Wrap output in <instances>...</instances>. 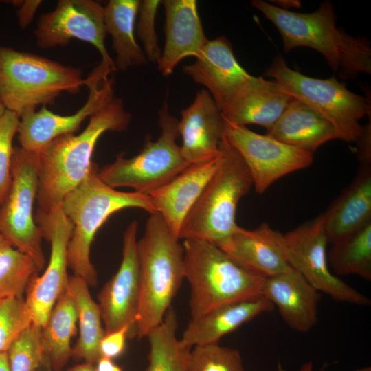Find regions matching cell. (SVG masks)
<instances>
[{
    "mask_svg": "<svg viewBox=\"0 0 371 371\" xmlns=\"http://www.w3.org/2000/svg\"><path fill=\"white\" fill-rule=\"evenodd\" d=\"M261 295L278 308L292 330L306 333L316 325L319 291L293 268L264 278Z\"/></svg>",
    "mask_w": 371,
    "mask_h": 371,
    "instance_id": "603a6c76",
    "label": "cell"
},
{
    "mask_svg": "<svg viewBox=\"0 0 371 371\" xmlns=\"http://www.w3.org/2000/svg\"><path fill=\"white\" fill-rule=\"evenodd\" d=\"M187 371H245L240 352L219 343L196 345L191 350Z\"/></svg>",
    "mask_w": 371,
    "mask_h": 371,
    "instance_id": "836d02e7",
    "label": "cell"
},
{
    "mask_svg": "<svg viewBox=\"0 0 371 371\" xmlns=\"http://www.w3.org/2000/svg\"><path fill=\"white\" fill-rule=\"evenodd\" d=\"M298 371H313V366L311 361L305 362Z\"/></svg>",
    "mask_w": 371,
    "mask_h": 371,
    "instance_id": "bcb514c9",
    "label": "cell"
},
{
    "mask_svg": "<svg viewBox=\"0 0 371 371\" xmlns=\"http://www.w3.org/2000/svg\"><path fill=\"white\" fill-rule=\"evenodd\" d=\"M34 36L41 49L65 47L74 38L87 42L99 52L102 63L117 70L104 43V6L97 1H59L52 11L40 16Z\"/></svg>",
    "mask_w": 371,
    "mask_h": 371,
    "instance_id": "4fadbf2b",
    "label": "cell"
},
{
    "mask_svg": "<svg viewBox=\"0 0 371 371\" xmlns=\"http://www.w3.org/2000/svg\"><path fill=\"white\" fill-rule=\"evenodd\" d=\"M42 1L40 0L22 1L16 11V16L21 27L25 28L30 25Z\"/></svg>",
    "mask_w": 371,
    "mask_h": 371,
    "instance_id": "f35d334b",
    "label": "cell"
},
{
    "mask_svg": "<svg viewBox=\"0 0 371 371\" xmlns=\"http://www.w3.org/2000/svg\"><path fill=\"white\" fill-rule=\"evenodd\" d=\"M131 335L128 326L105 333L100 342V357L113 359L121 355L125 350L126 338H131Z\"/></svg>",
    "mask_w": 371,
    "mask_h": 371,
    "instance_id": "74e56055",
    "label": "cell"
},
{
    "mask_svg": "<svg viewBox=\"0 0 371 371\" xmlns=\"http://www.w3.org/2000/svg\"><path fill=\"white\" fill-rule=\"evenodd\" d=\"M273 308L272 303L262 295L229 302L191 319L181 339L190 347L219 343L225 335Z\"/></svg>",
    "mask_w": 371,
    "mask_h": 371,
    "instance_id": "cb8c5ba5",
    "label": "cell"
},
{
    "mask_svg": "<svg viewBox=\"0 0 371 371\" xmlns=\"http://www.w3.org/2000/svg\"><path fill=\"white\" fill-rule=\"evenodd\" d=\"M328 243L322 214L284 234L283 248L290 266L319 292L336 302L369 306L368 297L330 272Z\"/></svg>",
    "mask_w": 371,
    "mask_h": 371,
    "instance_id": "8fae6325",
    "label": "cell"
},
{
    "mask_svg": "<svg viewBox=\"0 0 371 371\" xmlns=\"http://www.w3.org/2000/svg\"><path fill=\"white\" fill-rule=\"evenodd\" d=\"M161 215L150 214L137 240L140 293L135 335L148 333L164 319L185 278L183 247Z\"/></svg>",
    "mask_w": 371,
    "mask_h": 371,
    "instance_id": "277c9868",
    "label": "cell"
},
{
    "mask_svg": "<svg viewBox=\"0 0 371 371\" xmlns=\"http://www.w3.org/2000/svg\"><path fill=\"white\" fill-rule=\"evenodd\" d=\"M86 85L80 69L34 54L0 47V96L6 109L21 117L52 104L63 92Z\"/></svg>",
    "mask_w": 371,
    "mask_h": 371,
    "instance_id": "52a82bcc",
    "label": "cell"
},
{
    "mask_svg": "<svg viewBox=\"0 0 371 371\" xmlns=\"http://www.w3.org/2000/svg\"><path fill=\"white\" fill-rule=\"evenodd\" d=\"M222 157L221 151L210 160L189 165L170 181L148 194L155 212L177 238L183 220L218 168Z\"/></svg>",
    "mask_w": 371,
    "mask_h": 371,
    "instance_id": "ffe728a7",
    "label": "cell"
},
{
    "mask_svg": "<svg viewBox=\"0 0 371 371\" xmlns=\"http://www.w3.org/2000/svg\"><path fill=\"white\" fill-rule=\"evenodd\" d=\"M19 117L6 110L0 117V204L3 201L11 181L13 139L17 133Z\"/></svg>",
    "mask_w": 371,
    "mask_h": 371,
    "instance_id": "d590c367",
    "label": "cell"
},
{
    "mask_svg": "<svg viewBox=\"0 0 371 371\" xmlns=\"http://www.w3.org/2000/svg\"><path fill=\"white\" fill-rule=\"evenodd\" d=\"M130 207L157 213L148 194L118 191L105 183L95 162L87 177L63 198L60 208L73 226L67 246L68 268L89 286L98 284L97 271L90 259L95 235L112 214Z\"/></svg>",
    "mask_w": 371,
    "mask_h": 371,
    "instance_id": "3957f363",
    "label": "cell"
},
{
    "mask_svg": "<svg viewBox=\"0 0 371 371\" xmlns=\"http://www.w3.org/2000/svg\"><path fill=\"white\" fill-rule=\"evenodd\" d=\"M265 76L327 120L337 139L357 142L361 136L363 126L360 120L370 115V100L350 91L335 77L319 79L305 76L291 69L280 55L275 57Z\"/></svg>",
    "mask_w": 371,
    "mask_h": 371,
    "instance_id": "ba28073f",
    "label": "cell"
},
{
    "mask_svg": "<svg viewBox=\"0 0 371 371\" xmlns=\"http://www.w3.org/2000/svg\"><path fill=\"white\" fill-rule=\"evenodd\" d=\"M185 278L190 286L191 319L234 301L261 295L264 278L238 262L216 245L183 240Z\"/></svg>",
    "mask_w": 371,
    "mask_h": 371,
    "instance_id": "5b68a950",
    "label": "cell"
},
{
    "mask_svg": "<svg viewBox=\"0 0 371 371\" xmlns=\"http://www.w3.org/2000/svg\"><path fill=\"white\" fill-rule=\"evenodd\" d=\"M165 10L166 41L157 63L158 70L170 75L184 58L196 57L208 41L195 0L161 1Z\"/></svg>",
    "mask_w": 371,
    "mask_h": 371,
    "instance_id": "44dd1931",
    "label": "cell"
},
{
    "mask_svg": "<svg viewBox=\"0 0 371 371\" xmlns=\"http://www.w3.org/2000/svg\"><path fill=\"white\" fill-rule=\"evenodd\" d=\"M67 290L76 304L79 325L72 357L94 366L101 357L99 346L105 334L99 306L91 297L89 285L78 276H69Z\"/></svg>",
    "mask_w": 371,
    "mask_h": 371,
    "instance_id": "83f0119b",
    "label": "cell"
},
{
    "mask_svg": "<svg viewBox=\"0 0 371 371\" xmlns=\"http://www.w3.org/2000/svg\"><path fill=\"white\" fill-rule=\"evenodd\" d=\"M43 238L51 245L47 266L29 283L25 299L33 324L43 327L59 296L67 289V246L72 224L60 207L49 214L37 213L35 218Z\"/></svg>",
    "mask_w": 371,
    "mask_h": 371,
    "instance_id": "5bb4252c",
    "label": "cell"
},
{
    "mask_svg": "<svg viewBox=\"0 0 371 371\" xmlns=\"http://www.w3.org/2000/svg\"><path fill=\"white\" fill-rule=\"evenodd\" d=\"M177 317L170 306L163 321L147 335L150 344L146 371H187L190 346L177 336Z\"/></svg>",
    "mask_w": 371,
    "mask_h": 371,
    "instance_id": "f546056e",
    "label": "cell"
},
{
    "mask_svg": "<svg viewBox=\"0 0 371 371\" xmlns=\"http://www.w3.org/2000/svg\"><path fill=\"white\" fill-rule=\"evenodd\" d=\"M161 3L159 0L140 1L136 25L137 36L142 44L147 60L157 64L161 52L155 31V16Z\"/></svg>",
    "mask_w": 371,
    "mask_h": 371,
    "instance_id": "8d00e7d4",
    "label": "cell"
},
{
    "mask_svg": "<svg viewBox=\"0 0 371 371\" xmlns=\"http://www.w3.org/2000/svg\"><path fill=\"white\" fill-rule=\"evenodd\" d=\"M251 3L277 28L285 53L299 47L313 49L342 79L355 78L361 72L371 74L370 41L337 27L330 1L322 2L311 13L295 12L262 0Z\"/></svg>",
    "mask_w": 371,
    "mask_h": 371,
    "instance_id": "7a4b0ae2",
    "label": "cell"
},
{
    "mask_svg": "<svg viewBox=\"0 0 371 371\" xmlns=\"http://www.w3.org/2000/svg\"><path fill=\"white\" fill-rule=\"evenodd\" d=\"M220 149L222 160L183 220L179 240L194 238L216 245L234 232L237 206L253 186L240 155L224 134Z\"/></svg>",
    "mask_w": 371,
    "mask_h": 371,
    "instance_id": "8992f818",
    "label": "cell"
},
{
    "mask_svg": "<svg viewBox=\"0 0 371 371\" xmlns=\"http://www.w3.org/2000/svg\"><path fill=\"white\" fill-rule=\"evenodd\" d=\"M271 2L278 3L281 5V8L288 10L291 8H298L300 6V1L296 0H281V1H271Z\"/></svg>",
    "mask_w": 371,
    "mask_h": 371,
    "instance_id": "b9f144b4",
    "label": "cell"
},
{
    "mask_svg": "<svg viewBox=\"0 0 371 371\" xmlns=\"http://www.w3.org/2000/svg\"><path fill=\"white\" fill-rule=\"evenodd\" d=\"M38 271L34 260L0 233V299L23 297Z\"/></svg>",
    "mask_w": 371,
    "mask_h": 371,
    "instance_id": "1f68e13d",
    "label": "cell"
},
{
    "mask_svg": "<svg viewBox=\"0 0 371 371\" xmlns=\"http://www.w3.org/2000/svg\"><path fill=\"white\" fill-rule=\"evenodd\" d=\"M67 371H95V367L93 365L85 363L75 365L68 369Z\"/></svg>",
    "mask_w": 371,
    "mask_h": 371,
    "instance_id": "7bdbcfd3",
    "label": "cell"
},
{
    "mask_svg": "<svg viewBox=\"0 0 371 371\" xmlns=\"http://www.w3.org/2000/svg\"><path fill=\"white\" fill-rule=\"evenodd\" d=\"M283 240V234L262 223L254 229L238 225L217 246L247 269L266 278L292 268L284 254Z\"/></svg>",
    "mask_w": 371,
    "mask_h": 371,
    "instance_id": "d6986e66",
    "label": "cell"
},
{
    "mask_svg": "<svg viewBox=\"0 0 371 371\" xmlns=\"http://www.w3.org/2000/svg\"><path fill=\"white\" fill-rule=\"evenodd\" d=\"M42 328L33 323L14 339L6 351L9 371H35L45 359Z\"/></svg>",
    "mask_w": 371,
    "mask_h": 371,
    "instance_id": "d6a6232c",
    "label": "cell"
},
{
    "mask_svg": "<svg viewBox=\"0 0 371 371\" xmlns=\"http://www.w3.org/2000/svg\"><path fill=\"white\" fill-rule=\"evenodd\" d=\"M333 244L371 221V165H361L352 183L322 214Z\"/></svg>",
    "mask_w": 371,
    "mask_h": 371,
    "instance_id": "d4e9b609",
    "label": "cell"
},
{
    "mask_svg": "<svg viewBox=\"0 0 371 371\" xmlns=\"http://www.w3.org/2000/svg\"><path fill=\"white\" fill-rule=\"evenodd\" d=\"M139 3V0H110L104 6L106 32L112 38V48L116 54V69L121 71L148 63L135 36Z\"/></svg>",
    "mask_w": 371,
    "mask_h": 371,
    "instance_id": "4316f807",
    "label": "cell"
},
{
    "mask_svg": "<svg viewBox=\"0 0 371 371\" xmlns=\"http://www.w3.org/2000/svg\"><path fill=\"white\" fill-rule=\"evenodd\" d=\"M77 322L76 304L66 289L58 298L42 328L45 355L54 371H62L72 357L71 341L76 335Z\"/></svg>",
    "mask_w": 371,
    "mask_h": 371,
    "instance_id": "f1b7e54d",
    "label": "cell"
},
{
    "mask_svg": "<svg viewBox=\"0 0 371 371\" xmlns=\"http://www.w3.org/2000/svg\"><path fill=\"white\" fill-rule=\"evenodd\" d=\"M293 99L275 80L251 76L232 96L221 113L229 123L256 124L268 131Z\"/></svg>",
    "mask_w": 371,
    "mask_h": 371,
    "instance_id": "7402d4cb",
    "label": "cell"
},
{
    "mask_svg": "<svg viewBox=\"0 0 371 371\" xmlns=\"http://www.w3.org/2000/svg\"><path fill=\"white\" fill-rule=\"evenodd\" d=\"M89 118L87 126L78 135L59 137L38 152L37 213L49 214L60 207L66 194L88 175L100 136L109 131H125L131 115L122 100L114 96Z\"/></svg>",
    "mask_w": 371,
    "mask_h": 371,
    "instance_id": "6da1fadb",
    "label": "cell"
},
{
    "mask_svg": "<svg viewBox=\"0 0 371 371\" xmlns=\"http://www.w3.org/2000/svg\"><path fill=\"white\" fill-rule=\"evenodd\" d=\"M267 135L311 154L326 142L337 139L327 120L295 98L267 131Z\"/></svg>",
    "mask_w": 371,
    "mask_h": 371,
    "instance_id": "484cf974",
    "label": "cell"
},
{
    "mask_svg": "<svg viewBox=\"0 0 371 371\" xmlns=\"http://www.w3.org/2000/svg\"><path fill=\"white\" fill-rule=\"evenodd\" d=\"M181 116L178 131L186 161L192 164L218 156L225 121L210 93L205 89L199 91L193 102L181 111Z\"/></svg>",
    "mask_w": 371,
    "mask_h": 371,
    "instance_id": "ac0fdd59",
    "label": "cell"
},
{
    "mask_svg": "<svg viewBox=\"0 0 371 371\" xmlns=\"http://www.w3.org/2000/svg\"><path fill=\"white\" fill-rule=\"evenodd\" d=\"M95 371H122L113 359L101 357L95 363Z\"/></svg>",
    "mask_w": 371,
    "mask_h": 371,
    "instance_id": "60d3db41",
    "label": "cell"
},
{
    "mask_svg": "<svg viewBox=\"0 0 371 371\" xmlns=\"http://www.w3.org/2000/svg\"><path fill=\"white\" fill-rule=\"evenodd\" d=\"M38 188V153L14 148L11 181L0 204V233L28 255L38 271L45 268L42 234L33 215Z\"/></svg>",
    "mask_w": 371,
    "mask_h": 371,
    "instance_id": "30bf717a",
    "label": "cell"
},
{
    "mask_svg": "<svg viewBox=\"0 0 371 371\" xmlns=\"http://www.w3.org/2000/svg\"><path fill=\"white\" fill-rule=\"evenodd\" d=\"M35 371H54V370L52 369L51 364L49 363V361L45 357V359L44 362L43 363V364L39 368H38Z\"/></svg>",
    "mask_w": 371,
    "mask_h": 371,
    "instance_id": "f6af8a7d",
    "label": "cell"
},
{
    "mask_svg": "<svg viewBox=\"0 0 371 371\" xmlns=\"http://www.w3.org/2000/svg\"><path fill=\"white\" fill-rule=\"evenodd\" d=\"M328 262L339 276L371 280V221L332 244Z\"/></svg>",
    "mask_w": 371,
    "mask_h": 371,
    "instance_id": "4dcf8cb0",
    "label": "cell"
},
{
    "mask_svg": "<svg viewBox=\"0 0 371 371\" xmlns=\"http://www.w3.org/2000/svg\"><path fill=\"white\" fill-rule=\"evenodd\" d=\"M111 73V69L101 63L91 71L86 78L87 100L72 115L56 114L43 106L38 111L20 117L16 133L20 147L39 152L54 139L74 134L86 118L115 96L114 80L109 77Z\"/></svg>",
    "mask_w": 371,
    "mask_h": 371,
    "instance_id": "9a60e30c",
    "label": "cell"
},
{
    "mask_svg": "<svg viewBox=\"0 0 371 371\" xmlns=\"http://www.w3.org/2000/svg\"><path fill=\"white\" fill-rule=\"evenodd\" d=\"M223 133L244 161L258 194L265 192L282 177L304 169L313 161V154L267 134L255 133L245 126L225 121Z\"/></svg>",
    "mask_w": 371,
    "mask_h": 371,
    "instance_id": "7c38bea8",
    "label": "cell"
},
{
    "mask_svg": "<svg viewBox=\"0 0 371 371\" xmlns=\"http://www.w3.org/2000/svg\"><path fill=\"white\" fill-rule=\"evenodd\" d=\"M138 223L133 221L123 234L122 259L115 275L98 296L105 333L128 326L135 336L140 281L137 256Z\"/></svg>",
    "mask_w": 371,
    "mask_h": 371,
    "instance_id": "2e32d148",
    "label": "cell"
},
{
    "mask_svg": "<svg viewBox=\"0 0 371 371\" xmlns=\"http://www.w3.org/2000/svg\"><path fill=\"white\" fill-rule=\"evenodd\" d=\"M32 323L23 297L0 299V353L6 352L14 339Z\"/></svg>",
    "mask_w": 371,
    "mask_h": 371,
    "instance_id": "e575fe53",
    "label": "cell"
},
{
    "mask_svg": "<svg viewBox=\"0 0 371 371\" xmlns=\"http://www.w3.org/2000/svg\"><path fill=\"white\" fill-rule=\"evenodd\" d=\"M0 371H9L6 352L0 353Z\"/></svg>",
    "mask_w": 371,
    "mask_h": 371,
    "instance_id": "ee69618b",
    "label": "cell"
},
{
    "mask_svg": "<svg viewBox=\"0 0 371 371\" xmlns=\"http://www.w3.org/2000/svg\"><path fill=\"white\" fill-rule=\"evenodd\" d=\"M178 121L164 102L159 111L161 134L158 139L152 141L146 135L143 148L131 158L120 153L113 163L99 170L100 179L113 188H131L144 194L170 181L190 165L177 143Z\"/></svg>",
    "mask_w": 371,
    "mask_h": 371,
    "instance_id": "9c48e42d",
    "label": "cell"
},
{
    "mask_svg": "<svg viewBox=\"0 0 371 371\" xmlns=\"http://www.w3.org/2000/svg\"><path fill=\"white\" fill-rule=\"evenodd\" d=\"M6 111V109L1 100V96H0V117L5 113Z\"/></svg>",
    "mask_w": 371,
    "mask_h": 371,
    "instance_id": "7dc6e473",
    "label": "cell"
},
{
    "mask_svg": "<svg viewBox=\"0 0 371 371\" xmlns=\"http://www.w3.org/2000/svg\"><path fill=\"white\" fill-rule=\"evenodd\" d=\"M371 128L370 122L363 126V132L357 141L358 145V159L361 165H371Z\"/></svg>",
    "mask_w": 371,
    "mask_h": 371,
    "instance_id": "ab89813d",
    "label": "cell"
},
{
    "mask_svg": "<svg viewBox=\"0 0 371 371\" xmlns=\"http://www.w3.org/2000/svg\"><path fill=\"white\" fill-rule=\"evenodd\" d=\"M276 371H286L283 368L282 365L280 363H278L277 365Z\"/></svg>",
    "mask_w": 371,
    "mask_h": 371,
    "instance_id": "681fc988",
    "label": "cell"
},
{
    "mask_svg": "<svg viewBox=\"0 0 371 371\" xmlns=\"http://www.w3.org/2000/svg\"><path fill=\"white\" fill-rule=\"evenodd\" d=\"M195 58L183 71L207 88L221 111L251 76L240 66L230 42L223 36L208 40Z\"/></svg>",
    "mask_w": 371,
    "mask_h": 371,
    "instance_id": "e0dca14e",
    "label": "cell"
},
{
    "mask_svg": "<svg viewBox=\"0 0 371 371\" xmlns=\"http://www.w3.org/2000/svg\"><path fill=\"white\" fill-rule=\"evenodd\" d=\"M355 371H371V368L370 366L361 367Z\"/></svg>",
    "mask_w": 371,
    "mask_h": 371,
    "instance_id": "c3c4849f",
    "label": "cell"
}]
</instances>
